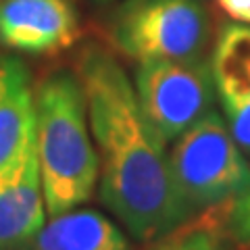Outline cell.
I'll return each instance as SVG.
<instances>
[{"label": "cell", "mask_w": 250, "mask_h": 250, "mask_svg": "<svg viewBox=\"0 0 250 250\" xmlns=\"http://www.w3.org/2000/svg\"><path fill=\"white\" fill-rule=\"evenodd\" d=\"M208 31L202 0H127L111 25L115 46L138 62L198 59Z\"/></svg>", "instance_id": "4"}, {"label": "cell", "mask_w": 250, "mask_h": 250, "mask_svg": "<svg viewBox=\"0 0 250 250\" xmlns=\"http://www.w3.org/2000/svg\"><path fill=\"white\" fill-rule=\"evenodd\" d=\"M219 6L240 23H250V0H217Z\"/></svg>", "instance_id": "13"}, {"label": "cell", "mask_w": 250, "mask_h": 250, "mask_svg": "<svg viewBox=\"0 0 250 250\" xmlns=\"http://www.w3.org/2000/svg\"><path fill=\"white\" fill-rule=\"evenodd\" d=\"M19 250H131L123 231L104 215L73 208L52 217Z\"/></svg>", "instance_id": "10"}, {"label": "cell", "mask_w": 250, "mask_h": 250, "mask_svg": "<svg viewBox=\"0 0 250 250\" xmlns=\"http://www.w3.org/2000/svg\"><path fill=\"white\" fill-rule=\"evenodd\" d=\"M169 163L192 215L228 207L250 188V163L215 108L175 140Z\"/></svg>", "instance_id": "3"}, {"label": "cell", "mask_w": 250, "mask_h": 250, "mask_svg": "<svg viewBox=\"0 0 250 250\" xmlns=\"http://www.w3.org/2000/svg\"><path fill=\"white\" fill-rule=\"evenodd\" d=\"M36 138L0 171V250H19L46 223Z\"/></svg>", "instance_id": "8"}, {"label": "cell", "mask_w": 250, "mask_h": 250, "mask_svg": "<svg viewBox=\"0 0 250 250\" xmlns=\"http://www.w3.org/2000/svg\"><path fill=\"white\" fill-rule=\"evenodd\" d=\"M77 77L98 152L103 202L136 240H163L192 217L165 142L144 117L127 73L106 50L85 48Z\"/></svg>", "instance_id": "1"}, {"label": "cell", "mask_w": 250, "mask_h": 250, "mask_svg": "<svg viewBox=\"0 0 250 250\" xmlns=\"http://www.w3.org/2000/svg\"><path fill=\"white\" fill-rule=\"evenodd\" d=\"M215 92L233 140L250 156V27L231 23L221 29L210 59Z\"/></svg>", "instance_id": "7"}, {"label": "cell", "mask_w": 250, "mask_h": 250, "mask_svg": "<svg viewBox=\"0 0 250 250\" xmlns=\"http://www.w3.org/2000/svg\"><path fill=\"white\" fill-rule=\"evenodd\" d=\"M136 94L142 113L165 144L198 123L215 104L210 61H144L138 62Z\"/></svg>", "instance_id": "5"}, {"label": "cell", "mask_w": 250, "mask_h": 250, "mask_svg": "<svg viewBox=\"0 0 250 250\" xmlns=\"http://www.w3.org/2000/svg\"><path fill=\"white\" fill-rule=\"evenodd\" d=\"M36 150L50 217L88 202L98 184V152L77 73L57 69L38 83Z\"/></svg>", "instance_id": "2"}, {"label": "cell", "mask_w": 250, "mask_h": 250, "mask_svg": "<svg viewBox=\"0 0 250 250\" xmlns=\"http://www.w3.org/2000/svg\"><path fill=\"white\" fill-rule=\"evenodd\" d=\"M225 208V207H223ZM228 229H225V213L210 208L205 213L200 223L182 225L165 236L154 250H229Z\"/></svg>", "instance_id": "11"}, {"label": "cell", "mask_w": 250, "mask_h": 250, "mask_svg": "<svg viewBox=\"0 0 250 250\" xmlns=\"http://www.w3.org/2000/svg\"><path fill=\"white\" fill-rule=\"evenodd\" d=\"M225 229L229 240L250 246V188L225 207Z\"/></svg>", "instance_id": "12"}, {"label": "cell", "mask_w": 250, "mask_h": 250, "mask_svg": "<svg viewBox=\"0 0 250 250\" xmlns=\"http://www.w3.org/2000/svg\"><path fill=\"white\" fill-rule=\"evenodd\" d=\"M36 138V106L27 65L0 54V171L15 163Z\"/></svg>", "instance_id": "9"}, {"label": "cell", "mask_w": 250, "mask_h": 250, "mask_svg": "<svg viewBox=\"0 0 250 250\" xmlns=\"http://www.w3.org/2000/svg\"><path fill=\"white\" fill-rule=\"evenodd\" d=\"M80 36L69 0H2L0 44L17 52L50 54L69 48Z\"/></svg>", "instance_id": "6"}]
</instances>
